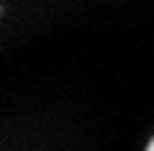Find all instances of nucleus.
<instances>
[{"instance_id": "obj_1", "label": "nucleus", "mask_w": 154, "mask_h": 151, "mask_svg": "<svg viewBox=\"0 0 154 151\" xmlns=\"http://www.w3.org/2000/svg\"><path fill=\"white\" fill-rule=\"evenodd\" d=\"M145 151H154V139H151V142H148V148H145Z\"/></svg>"}]
</instances>
